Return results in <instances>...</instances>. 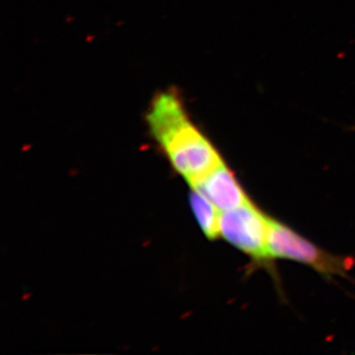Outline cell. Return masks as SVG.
I'll list each match as a JSON object with an SVG mask.
<instances>
[{
    "label": "cell",
    "mask_w": 355,
    "mask_h": 355,
    "mask_svg": "<svg viewBox=\"0 0 355 355\" xmlns=\"http://www.w3.org/2000/svg\"><path fill=\"white\" fill-rule=\"evenodd\" d=\"M146 119L166 157L191 188L223 164L216 147L191 121L176 89L160 91L154 96Z\"/></svg>",
    "instance_id": "6da1fadb"
},
{
    "label": "cell",
    "mask_w": 355,
    "mask_h": 355,
    "mask_svg": "<svg viewBox=\"0 0 355 355\" xmlns=\"http://www.w3.org/2000/svg\"><path fill=\"white\" fill-rule=\"evenodd\" d=\"M268 249L272 260L297 261L310 266L324 277H345L354 266V259L324 251L272 217H270Z\"/></svg>",
    "instance_id": "7a4b0ae2"
},
{
    "label": "cell",
    "mask_w": 355,
    "mask_h": 355,
    "mask_svg": "<svg viewBox=\"0 0 355 355\" xmlns=\"http://www.w3.org/2000/svg\"><path fill=\"white\" fill-rule=\"evenodd\" d=\"M219 229L224 240L246 254L254 263L270 266L272 261L268 249L270 216L252 200L237 209L222 211Z\"/></svg>",
    "instance_id": "3957f363"
},
{
    "label": "cell",
    "mask_w": 355,
    "mask_h": 355,
    "mask_svg": "<svg viewBox=\"0 0 355 355\" xmlns=\"http://www.w3.org/2000/svg\"><path fill=\"white\" fill-rule=\"evenodd\" d=\"M193 189L202 191L221 212L237 209L251 200L225 162Z\"/></svg>",
    "instance_id": "277c9868"
},
{
    "label": "cell",
    "mask_w": 355,
    "mask_h": 355,
    "mask_svg": "<svg viewBox=\"0 0 355 355\" xmlns=\"http://www.w3.org/2000/svg\"><path fill=\"white\" fill-rule=\"evenodd\" d=\"M190 200L191 209L203 234L209 240L217 239L220 236V229H219L220 210L217 209L202 191L195 189L191 191Z\"/></svg>",
    "instance_id": "5b68a950"
},
{
    "label": "cell",
    "mask_w": 355,
    "mask_h": 355,
    "mask_svg": "<svg viewBox=\"0 0 355 355\" xmlns=\"http://www.w3.org/2000/svg\"><path fill=\"white\" fill-rule=\"evenodd\" d=\"M354 130H355V127H354Z\"/></svg>",
    "instance_id": "8992f818"
}]
</instances>
